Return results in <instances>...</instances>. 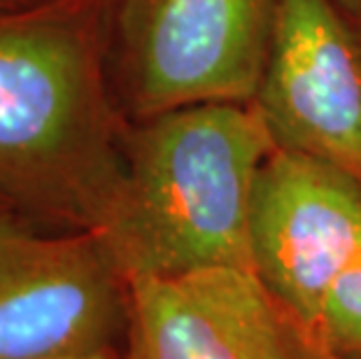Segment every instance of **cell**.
Here are the masks:
<instances>
[{
    "mask_svg": "<svg viewBox=\"0 0 361 359\" xmlns=\"http://www.w3.org/2000/svg\"><path fill=\"white\" fill-rule=\"evenodd\" d=\"M338 359H361V355L359 357H338Z\"/></svg>",
    "mask_w": 361,
    "mask_h": 359,
    "instance_id": "8fae6325",
    "label": "cell"
},
{
    "mask_svg": "<svg viewBox=\"0 0 361 359\" xmlns=\"http://www.w3.org/2000/svg\"><path fill=\"white\" fill-rule=\"evenodd\" d=\"M56 359H126V353L124 348H107L89 355H73V357H56Z\"/></svg>",
    "mask_w": 361,
    "mask_h": 359,
    "instance_id": "ba28073f",
    "label": "cell"
},
{
    "mask_svg": "<svg viewBox=\"0 0 361 359\" xmlns=\"http://www.w3.org/2000/svg\"><path fill=\"white\" fill-rule=\"evenodd\" d=\"M30 5V0H0V12L5 10H19V7Z\"/></svg>",
    "mask_w": 361,
    "mask_h": 359,
    "instance_id": "9c48e42d",
    "label": "cell"
},
{
    "mask_svg": "<svg viewBox=\"0 0 361 359\" xmlns=\"http://www.w3.org/2000/svg\"><path fill=\"white\" fill-rule=\"evenodd\" d=\"M255 105L278 150L361 180V42L334 0H278Z\"/></svg>",
    "mask_w": 361,
    "mask_h": 359,
    "instance_id": "8992f818",
    "label": "cell"
},
{
    "mask_svg": "<svg viewBox=\"0 0 361 359\" xmlns=\"http://www.w3.org/2000/svg\"><path fill=\"white\" fill-rule=\"evenodd\" d=\"M126 359H338L250 269L128 285Z\"/></svg>",
    "mask_w": 361,
    "mask_h": 359,
    "instance_id": "52a82bcc",
    "label": "cell"
},
{
    "mask_svg": "<svg viewBox=\"0 0 361 359\" xmlns=\"http://www.w3.org/2000/svg\"><path fill=\"white\" fill-rule=\"evenodd\" d=\"M278 0H117L121 87L137 119L255 103Z\"/></svg>",
    "mask_w": 361,
    "mask_h": 359,
    "instance_id": "277c9868",
    "label": "cell"
},
{
    "mask_svg": "<svg viewBox=\"0 0 361 359\" xmlns=\"http://www.w3.org/2000/svg\"><path fill=\"white\" fill-rule=\"evenodd\" d=\"M275 150L255 103L189 105L130 128L124 182L98 231L128 285L252 271V205Z\"/></svg>",
    "mask_w": 361,
    "mask_h": 359,
    "instance_id": "7a4b0ae2",
    "label": "cell"
},
{
    "mask_svg": "<svg viewBox=\"0 0 361 359\" xmlns=\"http://www.w3.org/2000/svg\"><path fill=\"white\" fill-rule=\"evenodd\" d=\"M128 282L94 231H40L0 212V359L124 348Z\"/></svg>",
    "mask_w": 361,
    "mask_h": 359,
    "instance_id": "5b68a950",
    "label": "cell"
},
{
    "mask_svg": "<svg viewBox=\"0 0 361 359\" xmlns=\"http://www.w3.org/2000/svg\"><path fill=\"white\" fill-rule=\"evenodd\" d=\"M94 0L0 12V208L56 231L105 226L126 171Z\"/></svg>",
    "mask_w": 361,
    "mask_h": 359,
    "instance_id": "6da1fadb",
    "label": "cell"
},
{
    "mask_svg": "<svg viewBox=\"0 0 361 359\" xmlns=\"http://www.w3.org/2000/svg\"><path fill=\"white\" fill-rule=\"evenodd\" d=\"M341 3H345V5H348V7H350V10H352V12H355V14H357V17L361 19V0H341Z\"/></svg>",
    "mask_w": 361,
    "mask_h": 359,
    "instance_id": "30bf717a",
    "label": "cell"
},
{
    "mask_svg": "<svg viewBox=\"0 0 361 359\" xmlns=\"http://www.w3.org/2000/svg\"><path fill=\"white\" fill-rule=\"evenodd\" d=\"M252 271L338 357L361 355V180L275 150L252 205Z\"/></svg>",
    "mask_w": 361,
    "mask_h": 359,
    "instance_id": "3957f363",
    "label": "cell"
}]
</instances>
